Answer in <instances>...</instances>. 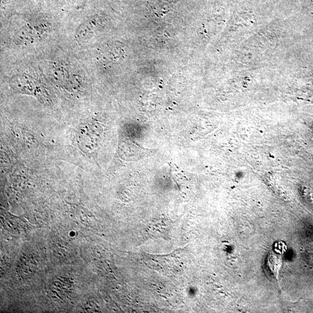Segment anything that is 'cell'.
Returning <instances> with one entry per match:
<instances>
[{
  "instance_id": "1",
  "label": "cell",
  "mask_w": 313,
  "mask_h": 313,
  "mask_svg": "<svg viewBox=\"0 0 313 313\" xmlns=\"http://www.w3.org/2000/svg\"><path fill=\"white\" fill-rule=\"evenodd\" d=\"M54 26L44 17H32L22 23L10 25L8 40L16 47H28L45 40L54 31Z\"/></svg>"
},
{
  "instance_id": "2",
  "label": "cell",
  "mask_w": 313,
  "mask_h": 313,
  "mask_svg": "<svg viewBox=\"0 0 313 313\" xmlns=\"http://www.w3.org/2000/svg\"><path fill=\"white\" fill-rule=\"evenodd\" d=\"M50 73L55 81L63 90L70 93L81 91L85 83V77L80 67L66 59H59L52 62Z\"/></svg>"
},
{
  "instance_id": "5",
  "label": "cell",
  "mask_w": 313,
  "mask_h": 313,
  "mask_svg": "<svg viewBox=\"0 0 313 313\" xmlns=\"http://www.w3.org/2000/svg\"><path fill=\"white\" fill-rule=\"evenodd\" d=\"M101 27L100 20L96 17L89 18L79 25L74 34V40L80 46L91 44L100 31Z\"/></svg>"
},
{
  "instance_id": "3",
  "label": "cell",
  "mask_w": 313,
  "mask_h": 313,
  "mask_svg": "<svg viewBox=\"0 0 313 313\" xmlns=\"http://www.w3.org/2000/svg\"><path fill=\"white\" fill-rule=\"evenodd\" d=\"M11 91L16 95L35 97L41 102L49 103L50 97L39 77L29 72H19L11 76L8 82Z\"/></svg>"
},
{
  "instance_id": "4",
  "label": "cell",
  "mask_w": 313,
  "mask_h": 313,
  "mask_svg": "<svg viewBox=\"0 0 313 313\" xmlns=\"http://www.w3.org/2000/svg\"><path fill=\"white\" fill-rule=\"evenodd\" d=\"M76 143L83 154L91 155L97 146V126L95 122L88 121L79 126L76 134Z\"/></svg>"
},
{
  "instance_id": "6",
  "label": "cell",
  "mask_w": 313,
  "mask_h": 313,
  "mask_svg": "<svg viewBox=\"0 0 313 313\" xmlns=\"http://www.w3.org/2000/svg\"><path fill=\"white\" fill-rule=\"evenodd\" d=\"M282 266L281 255L273 251L270 252L265 261L264 272L268 277L278 280Z\"/></svg>"
}]
</instances>
